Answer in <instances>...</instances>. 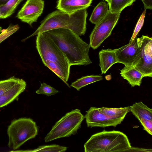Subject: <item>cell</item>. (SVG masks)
I'll use <instances>...</instances> for the list:
<instances>
[{"label": "cell", "instance_id": "cb8c5ba5", "mask_svg": "<svg viewBox=\"0 0 152 152\" xmlns=\"http://www.w3.org/2000/svg\"><path fill=\"white\" fill-rule=\"evenodd\" d=\"M59 92L54 88L44 83H41L40 87L36 92L37 94L46 95L48 96L55 95Z\"/></svg>", "mask_w": 152, "mask_h": 152}, {"label": "cell", "instance_id": "ffe728a7", "mask_svg": "<svg viewBox=\"0 0 152 152\" xmlns=\"http://www.w3.org/2000/svg\"><path fill=\"white\" fill-rule=\"evenodd\" d=\"M136 0H109V10L112 12H121L127 7L131 6Z\"/></svg>", "mask_w": 152, "mask_h": 152}, {"label": "cell", "instance_id": "7a4b0ae2", "mask_svg": "<svg viewBox=\"0 0 152 152\" xmlns=\"http://www.w3.org/2000/svg\"><path fill=\"white\" fill-rule=\"evenodd\" d=\"M36 48L44 65L70 87V64L66 56L45 31L37 35Z\"/></svg>", "mask_w": 152, "mask_h": 152}, {"label": "cell", "instance_id": "d6986e66", "mask_svg": "<svg viewBox=\"0 0 152 152\" xmlns=\"http://www.w3.org/2000/svg\"><path fill=\"white\" fill-rule=\"evenodd\" d=\"M103 77L99 75H90L83 77L72 83L70 86L79 91L82 88L91 83L102 80Z\"/></svg>", "mask_w": 152, "mask_h": 152}, {"label": "cell", "instance_id": "52a82bcc", "mask_svg": "<svg viewBox=\"0 0 152 152\" xmlns=\"http://www.w3.org/2000/svg\"><path fill=\"white\" fill-rule=\"evenodd\" d=\"M121 13L112 12L109 10L106 15L95 24L89 37V45L92 49H96L110 36L119 20Z\"/></svg>", "mask_w": 152, "mask_h": 152}, {"label": "cell", "instance_id": "44dd1931", "mask_svg": "<svg viewBox=\"0 0 152 152\" xmlns=\"http://www.w3.org/2000/svg\"><path fill=\"white\" fill-rule=\"evenodd\" d=\"M22 0H9L5 4L0 6V10L3 19L7 18L12 15Z\"/></svg>", "mask_w": 152, "mask_h": 152}, {"label": "cell", "instance_id": "4fadbf2b", "mask_svg": "<svg viewBox=\"0 0 152 152\" xmlns=\"http://www.w3.org/2000/svg\"><path fill=\"white\" fill-rule=\"evenodd\" d=\"M26 83L22 79L10 88L0 95V108L12 102L25 90Z\"/></svg>", "mask_w": 152, "mask_h": 152}, {"label": "cell", "instance_id": "277c9868", "mask_svg": "<svg viewBox=\"0 0 152 152\" xmlns=\"http://www.w3.org/2000/svg\"><path fill=\"white\" fill-rule=\"evenodd\" d=\"M131 147L128 137L123 132L104 130L93 135L84 145L85 152L126 151Z\"/></svg>", "mask_w": 152, "mask_h": 152}, {"label": "cell", "instance_id": "ac0fdd59", "mask_svg": "<svg viewBox=\"0 0 152 152\" xmlns=\"http://www.w3.org/2000/svg\"><path fill=\"white\" fill-rule=\"evenodd\" d=\"M105 1L99 2L94 8L89 19V20L92 23L96 24L107 13L109 6L108 3Z\"/></svg>", "mask_w": 152, "mask_h": 152}, {"label": "cell", "instance_id": "8992f818", "mask_svg": "<svg viewBox=\"0 0 152 152\" xmlns=\"http://www.w3.org/2000/svg\"><path fill=\"white\" fill-rule=\"evenodd\" d=\"M85 116L78 109L67 113L53 126L44 140L48 142L57 139L74 135L81 126Z\"/></svg>", "mask_w": 152, "mask_h": 152}, {"label": "cell", "instance_id": "1f68e13d", "mask_svg": "<svg viewBox=\"0 0 152 152\" xmlns=\"http://www.w3.org/2000/svg\"><path fill=\"white\" fill-rule=\"evenodd\" d=\"M2 31V28L0 26V34L1 33Z\"/></svg>", "mask_w": 152, "mask_h": 152}, {"label": "cell", "instance_id": "4316f807", "mask_svg": "<svg viewBox=\"0 0 152 152\" xmlns=\"http://www.w3.org/2000/svg\"><path fill=\"white\" fill-rule=\"evenodd\" d=\"M138 120L143 126V129L149 134L152 135V120L141 118L139 119Z\"/></svg>", "mask_w": 152, "mask_h": 152}, {"label": "cell", "instance_id": "3957f363", "mask_svg": "<svg viewBox=\"0 0 152 152\" xmlns=\"http://www.w3.org/2000/svg\"><path fill=\"white\" fill-rule=\"evenodd\" d=\"M87 15L86 9L70 14L58 10L48 15L40 22L41 24L37 29L22 41L24 42L39 33L57 28L69 29L78 36L84 35L86 29Z\"/></svg>", "mask_w": 152, "mask_h": 152}, {"label": "cell", "instance_id": "e0dca14e", "mask_svg": "<svg viewBox=\"0 0 152 152\" xmlns=\"http://www.w3.org/2000/svg\"><path fill=\"white\" fill-rule=\"evenodd\" d=\"M129 107L130 112L138 120L142 118L152 120V109L142 102H135Z\"/></svg>", "mask_w": 152, "mask_h": 152}, {"label": "cell", "instance_id": "f546056e", "mask_svg": "<svg viewBox=\"0 0 152 152\" xmlns=\"http://www.w3.org/2000/svg\"><path fill=\"white\" fill-rule=\"evenodd\" d=\"M9 0H0V6L5 4Z\"/></svg>", "mask_w": 152, "mask_h": 152}, {"label": "cell", "instance_id": "5bb4252c", "mask_svg": "<svg viewBox=\"0 0 152 152\" xmlns=\"http://www.w3.org/2000/svg\"><path fill=\"white\" fill-rule=\"evenodd\" d=\"M120 71L121 76L126 80L132 87L140 86L144 76L133 65L125 66Z\"/></svg>", "mask_w": 152, "mask_h": 152}, {"label": "cell", "instance_id": "ba28073f", "mask_svg": "<svg viewBox=\"0 0 152 152\" xmlns=\"http://www.w3.org/2000/svg\"><path fill=\"white\" fill-rule=\"evenodd\" d=\"M140 48L139 55L133 65L140 71L144 77L152 75V38L142 35L137 38Z\"/></svg>", "mask_w": 152, "mask_h": 152}, {"label": "cell", "instance_id": "8fae6325", "mask_svg": "<svg viewBox=\"0 0 152 152\" xmlns=\"http://www.w3.org/2000/svg\"><path fill=\"white\" fill-rule=\"evenodd\" d=\"M86 112L85 117L88 127H115L121 123L109 118L101 112L99 108L91 107Z\"/></svg>", "mask_w": 152, "mask_h": 152}, {"label": "cell", "instance_id": "30bf717a", "mask_svg": "<svg viewBox=\"0 0 152 152\" xmlns=\"http://www.w3.org/2000/svg\"><path fill=\"white\" fill-rule=\"evenodd\" d=\"M137 38L127 44L113 50L118 63L122 64L125 66L134 65L140 50Z\"/></svg>", "mask_w": 152, "mask_h": 152}, {"label": "cell", "instance_id": "4dcf8cb0", "mask_svg": "<svg viewBox=\"0 0 152 152\" xmlns=\"http://www.w3.org/2000/svg\"><path fill=\"white\" fill-rule=\"evenodd\" d=\"M0 19H3V16L0 10Z\"/></svg>", "mask_w": 152, "mask_h": 152}, {"label": "cell", "instance_id": "d6a6232c", "mask_svg": "<svg viewBox=\"0 0 152 152\" xmlns=\"http://www.w3.org/2000/svg\"><path fill=\"white\" fill-rule=\"evenodd\" d=\"M106 1L108 3H109V0H104Z\"/></svg>", "mask_w": 152, "mask_h": 152}, {"label": "cell", "instance_id": "603a6c76", "mask_svg": "<svg viewBox=\"0 0 152 152\" xmlns=\"http://www.w3.org/2000/svg\"><path fill=\"white\" fill-rule=\"evenodd\" d=\"M20 79L11 77L7 80L0 81V95L6 91L17 83Z\"/></svg>", "mask_w": 152, "mask_h": 152}, {"label": "cell", "instance_id": "9c48e42d", "mask_svg": "<svg viewBox=\"0 0 152 152\" xmlns=\"http://www.w3.org/2000/svg\"><path fill=\"white\" fill-rule=\"evenodd\" d=\"M44 6L42 0H27L16 17L32 27V24L37 21L42 13Z\"/></svg>", "mask_w": 152, "mask_h": 152}, {"label": "cell", "instance_id": "9a60e30c", "mask_svg": "<svg viewBox=\"0 0 152 152\" xmlns=\"http://www.w3.org/2000/svg\"><path fill=\"white\" fill-rule=\"evenodd\" d=\"M99 57L102 74H105L113 64L118 63L115 53L112 49H102L99 52Z\"/></svg>", "mask_w": 152, "mask_h": 152}, {"label": "cell", "instance_id": "2e32d148", "mask_svg": "<svg viewBox=\"0 0 152 152\" xmlns=\"http://www.w3.org/2000/svg\"><path fill=\"white\" fill-rule=\"evenodd\" d=\"M99 108L101 112L109 118L121 123L123 121L127 114L130 112L129 106L119 108L103 107Z\"/></svg>", "mask_w": 152, "mask_h": 152}, {"label": "cell", "instance_id": "f1b7e54d", "mask_svg": "<svg viewBox=\"0 0 152 152\" xmlns=\"http://www.w3.org/2000/svg\"><path fill=\"white\" fill-rule=\"evenodd\" d=\"M144 5L145 10H151L152 8V0H141Z\"/></svg>", "mask_w": 152, "mask_h": 152}, {"label": "cell", "instance_id": "d4e9b609", "mask_svg": "<svg viewBox=\"0 0 152 152\" xmlns=\"http://www.w3.org/2000/svg\"><path fill=\"white\" fill-rule=\"evenodd\" d=\"M19 28L18 25L10 24L6 29L2 30L0 34V43L10 36L17 31Z\"/></svg>", "mask_w": 152, "mask_h": 152}, {"label": "cell", "instance_id": "83f0119b", "mask_svg": "<svg viewBox=\"0 0 152 152\" xmlns=\"http://www.w3.org/2000/svg\"><path fill=\"white\" fill-rule=\"evenodd\" d=\"M126 151H148L152 152L151 149H146L138 148L132 147L131 146L130 148L128 149Z\"/></svg>", "mask_w": 152, "mask_h": 152}, {"label": "cell", "instance_id": "7402d4cb", "mask_svg": "<svg viewBox=\"0 0 152 152\" xmlns=\"http://www.w3.org/2000/svg\"><path fill=\"white\" fill-rule=\"evenodd\" d=\"M67 148L56 145L40 146L38 148L28 151L32 152H62L65 151Z\"/></svg>", "mask_w": 152, "mask_h": 152}, {"label": "cell", "instance_id": "5b68a950", "mask_svg": "<svg viewBox=\"0 0 152 152\" xmlns=\"http://www.w3.org/2000/svg\"><path fill=\"white\" fill-rule=\"evenodd\" d=\"M38 132L37 126L32 119L22 118L15 120L7 129L8 146L13 150L17 149L27 140L35 137Z\"/></svg>", "mask_w": 152, "mask_h": 152}, {"label": "cell", "instance_id": "7c38bea8", "mask_svg": "<svg viewBox=\"0 0 152 152\" xmlns=\"http://www.w3.org/2000/svg\"><path fill=\"white\" fill-rule=\"evenodd\" d=\"M92 0H58L56 8L68 14H72L79 10L87 9Z\"/></svg>", "mask_w": 152, "mask_h": 152}, {"label": "cell", "instance_id": "484cf974", "mask_svg": "<svg viewBox=\"0 0 152 152\" xmlns=\"http://www.w3.org/2000/svg\"><path fill=\"white\" fill-rule=\"evenodd\" d=\"M146 10H145L140 16L137 23L133 34L129 42L132 41L137 37V34L142 27L145 17Z\"/></svg>", "mask_w": 152, "mask_h": 152}, {"label": "cell", "instance_id": "6da1fadb", "mask_svg": "<svg viewBox=\"0 0 152 152\" xmlns=\"http://www.w3.org/2000/svg\"><path fill=\"white\" fill-rule=\"evenodd\" d=\"M45 32L64 54L70 66L92 63L89 56L90 45L72 31L57 28Z\"/></svg>", "mask_w": 152, "mask_h": 152}]
</instances>
